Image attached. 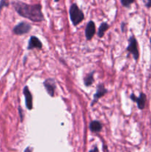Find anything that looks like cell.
<instances>
[{
  "label": "cell",
  "mask_w": 151,
  "mask_h": 152,
  "mask_svg": "<svg viewBox=\"0 0 151 152\" xmlns=\"http://www.w3.org/2000/svg\"><path fill=\"white\" fill-rule=\"evenodd\" d=\"M12 4L18 14L22 17L35 22H42L44 19L40 4H28L22 1H13Z\"/></svg>",
  "instance_id": "6da1fadb"
},
{
  "label": "cell",
  "mask_w": 151,
  "mask_h": 152,
  "mask_svg": "<svg viewBox=\"0 0 151 152\" xmlns=\"http://www.w3.org/2000/svg\"><path fill=\"white\" fill-rule=\"evenodd\" d=\"M70 17L71 22L74 25H78L81 22H82L84 19V15L82 10L78 7L76 4L73 3L70 7Z\"/></svg>",
  "instance_id": "7a4b0ae2"
},
{
  "label": "cell",
  "mask_w": 151,
  "mask_h": 152,
  "mask_svg": "<svg viewBox=\"0 0 151 152\" xmlns=\"http://www.w3.org/2000/svg\"><path fill=\"white\" fill-rule=\"evenodd\" d=\"M129 45L127 46V51L129 53H131L133 56V58H134L136 60H138L139 57V49H138V43L137 40L135 38V37L132 36V37H130L129 39Z\"/></svg>",
  "instance_id": "3957f363"
},
{
  "label": "cell",
  "mask_w": 151,
  "mask_h": 152,
  "mask_svg": "<svg viewBox=\"0 0 151 152\" xmlns=\"http://www.w3.org/2000/svg\"><path fill=\"white\" fill-rule=\"evenodd\" d=\"M31 29V26L30 24L27 23L25 22H20L17 25L13 28V31L16 35H23L29 32Z\"/></svg>",
  "instance_id": "277c9868"
},
{
  "label": "cell",
  "mask_w": 151,
  "mask_h": 152,
  "mask_svg": "<svg viewBox=\"0 0 151 152\" xmlns=\"http://www.w3.org/2000/svg\"><path fill=\"white\" fill-rule=\"evenodd\" d=\"M130 99L137 103L138 108L140 110L144 109L145 108V105H146V100L147 96L144 93H141L139 97H136L134 94H132L130 96Z\"/></svg>",
  "instance_id": "5b68a950"
},
{
  "label": "cell",
  "mask_w": 151,
  "mask_h": 152,
  "mask_svg": "<svg viewBox=\"0 0 151 152\" xmlns=\"http://www.w3.org/2000/svg\"><path fill=\"white\" fill-rule=\"evenodd\" d=\"M44 86L45 88L46 91L48 93V94L50 96H54L55 90H56V83H55L53 79H47L44 82Z\"/></svg>",
  "instance_id": "8992f818"
},
{
  "label": "cell",
  "mask_w": 151,
  "mask_h": 152,
  "mask_svg": "<svg viewBox=\"0 0 151 152\" xmlns=\"http://www.w3.org/2000/svg\"><path fill=\"white\" fill-rule=\"evenodd\" d=\"M107 89L105 88V86L103 84H100L97 86V91H96V94H94V96H93V102H92L91 105L93 106L98 100H99L100 98H102V96H105V94H107Z\"/></svg>",
  "instance_id": "52a82bcc"
},
{
  "label": "cell",
  "mask_w": 151,
  "mask_h": 152,
  "mask_svg": "<svg viewBox=\"0 0 151 152\" xmlns=\"http://www.w3.org/2000/svg\"><path fill=\"white\" fill-rule=\"evenodd\" d=\"M96 33V25L93 21H90L87 23L85 29V36L87 40H90Z\"/></svg>",
  "instance_id": "ba28073f"
},
{
  "label": "cell",
  "mask_w": 151,
  "mask_h": 152,
  "mask_svg": "<svg viewBox=\"0 0 151 152\" xmlns=\"http://www.w3.org/2000/svg\"><path fill=\"white\" fill-rule=\"evenodd\" d=\"M23 94L25 97V104L27 108L31 110L33 108V97L28 86H25V88L23 89Z\"/></svg>",
  "instance_id": "9c48e42d"
},
{
  "label": "cell",
  "mask_w": 151,
  "mask_h": 152,
  "mask_svg": "<svg viewBox=\"0 0 151 152\" xmlns=\"http://www.w3.org/2000/svg\"><path fill=\"white\" fill-rule=\"evenodd\" d=\"M41 48H42V44H41L40 40L38 39L37 37H30L29 41V44H28V50H32V49L33 48L41 49Z\"/></svg>",
  "instance_id": "30bf717a"
},
{
  "label": "cell",
  "mask_w": 151,
  "mask_h": 152,
  "mask_svg": "<svg viewBox=\"0 0 151 152\" xmlns=\"http://www.w3.org/2000/svg\"><path fill=\"white\" fill-rule=\"evenodd\" d=\"M90 129L91 132L98 133V132H101V130L102 129V123L99 121H97V120L92 121L90 124Z\"/></svg>",
  "instance_id": "8fae6325"
},
{
  "label": "cell",
  "mask_w": 151,
  "mask_h": 152,
  "mask_svg": "<svg viewBox=\"0 0 151 152\" xmlns=\"http://www.w3.org/2000/svg\"><path fill=\"white\" fill-rule=\"evenodd\" d=\"M109 27V25H108L107 22H102V23L101 24L100 27H99V31H98V36H99V37H100V38L103 37L104 34H105V33L107 31Z\"/></svg>",
  "instance_id": "7c38bea8"
},
{
  "label": "cell",
  "mask_w": 151,
  "mask_h": 152,
  "mask_svg": "<svg viewBox=\"0 0 151 152\" xmlns=\"http://www.w3.org/2000/svg\"><path fill=\"white\" fill-rule=\"evenodd\" d=\"M93 74H94V72H91L84 79V83L86 86H90L93 84V81H94V79H93Z\"/></svg>",
  "instance_id": "4fadbf2b"
},
{
  "label": "cell",
  "mask_w": 151,
  "mask_h": 152,
  "mask_svg": "<svg viewBox=\"0 0 151 152\" xmlns=\"http://www.w3.org/2000/svg\"><path fill=\"white\" fill-rule=\"evenodd\" d=\"M134 1L135 0H121V4L125 7H129Z\"/></svg>",
  "instance_id": "5bb4252c"
},
{
  "label": "cell",
  "mask_w": 151,
  "mask_h": 152,
  "mask_svg": "<svg viewBox=\"0 0 151 152\" xmlns=\"http://www.w3.org/2000/svg\"><path fill=\"white\" fill-rule=\"evenodd\" d=\"M9 4H10L9 0H1V1H0V13H1V11L3 7H8Z\"/></svg>",
  "instance_id": "9a60e30c"
},
{
  "label": "cell",
  "mask_w": 151,
  "mask_h": 152,
  "mask_svg": "<svg viewBox=\"0 0 151 152\" xmlns=\"http://www.w3.org/2000/svg\"><path fill=\"white\" fill-rule=\"evenodd\" d=\"M19 114H20V117H21V122L23 121V111L22 110L21 107H19Z\"/></svg>",
  "instance_id": "2e32d148"
},
{
  "label": "cell",
  "mask_w": 151,
  "mask_h": 152,
  "mask_svg": "<svg viewBox=\"0 0 151 152\" xmlns=\"http://www.w3.org/2000/svg\"><path fill=\"white\" fill-rule=\"evenodd\" d=\"M146 7H151V0H147L146 3Z\"/></svg>",
  "instance_id": "e0dca14e"
},
{
  "label": "cell",
  "mask_w": 151,
  "mask_h": 152,
  "mask_svg": "<svg viewBox=\"0 0 151 152\" xmlns=\"http://www.w3.org/2000/svg\"><path fill=\"white\" fill-rule=\"evenodd\" d=\"M32 151H33V148H30V147H28L24 152H32Z\"/></svg>",
  "instance_id": "ac0fdd59"
},
{
  "label": "cell",
  "mask_w": 151,
  "mask_h": 152,
  "mask_svg": "<svg viewBox=\"0 0 151 152\" xmlns=\"http://www.w3.org/2000/svg\"><path fill=\"white\" fill-rule=\"evenodd\" d=\"M90 152H99V151H98V148H96V147H95L94 149L91 150V151H90Z\"/></svg>",
  "instance_id": "d6986e66"
},
{
  "label": "cell",
  "mask_w": 151,
  "mask_h": 152,
  "mask_svg": "<svg viewBox=\"0 0 151 152\" xmlns=\"http://www.w3.org/2000/svg\"><path fill=\"white\" fill-rule=\"evenodd\" d=\"M150 47H151V37H150Z\"/></svg>",
  "instance_id": "ffe728a7"
},
{
  "label": "cell",
  "mask_w": 151,
  "mask_h": 152,
  "mask_svg": "<svg viewBox=\"0 0 151 152\" xmlns=\"http://www.w3.org/2000/svg\"><path fill=\"white\" fill-rule=\"evenodd\" d=\"M59 0H55V1H56V2H57V1H59Z\"/></svg>",
  "instance_id": "44dd1931"
}]
</instances>
